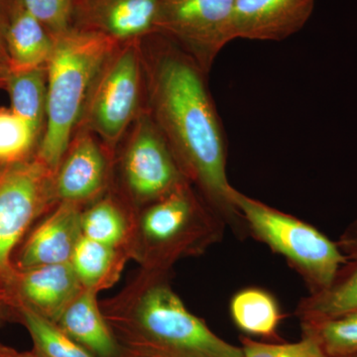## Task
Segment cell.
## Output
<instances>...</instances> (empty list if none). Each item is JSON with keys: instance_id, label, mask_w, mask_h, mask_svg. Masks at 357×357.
I'll return each instance as SVG.
<instances>
[{"instance_id": "6da1fadb", "label": "cell", "mask_w": 357, "mask_h": 357, "mask_svg": "<svg viewBox=\"0 0 357 357\" xmlns=\"http://www.w3.org/2000/svg\"><path fill=\"white\" fill-rule=\"evenodd\" d=\"M148 40L152 55L144 57L147 112L187 180L227 225L243 234L248 229L232 203L225 132L206 72L165 37L154 33Z\"/></svg>"}, {"instance_id": "7a4b0ae2", "label": "cell", "mask_w": 357, "mask_h": 357, "mask_svg": "<svg viewBox=\"0 0 357 357\" xmlns=\"http://www.w3.org/2000/svg\"><path fill=\"white\" fill-rule=\"evenodd\" d=\"M169 272L141 270L103 316L129 357H243L192 314L169 283Z\"/></svg>"}, {"instance_id": "3957f363", "label": "cell", "mask_w": 357, "mask_h": 357, "mask_svg": "<svg viewBox=\"0 0 357 357\" xmlns=\"http://www.w3.org/2000/svg\"><path fill=\"white\" fill-rule=\"evenodd\" d=\"M119 45L74 27L54 38L46 65V121L36 156L55 173L81 123L96 77Z\"/></svg>"}, {"instance_id": "277c9868", "label": "cell", "mask_w": 357, "mask_h": 357, "mask_svg": "<svg viewBox=\"0 0 357 357\" xmlns=\"http://www.w3.org/2000/svg\"><path fill=\"white\" fill-rule=\"evenodd\" d=\"M223 218L191 183L136 211L129 256L142 269L169 272L182 258L198 256L222 241Z\"/></svg>"}, {"instance_id": "5b68a950", "label": "cell", "mask_w": 357, "mask_h": 357, "mask_svg": "<svg viewBox=\"0 0 357 357\" xmlns=\"http://www.w3.org/2000/svg\"><path fill=\"white\" fill-rule=\"evenodd\" d=\"M231 199L253 236L283 256L306 283L309 294L332 284L345 256L337 243L304 220L232 188Z\"/></svg>"}, {"instance_id": "8992f818", "label": "cell", "mask_w": 357, "mask_h": 357, "mask_svg": "<svg viewBox=\"0 0 357 357\" xmlns=\"http://www.w3.org/2000/svg\"><path fill=\"white\" fill-rule=\"evenodd\" d=\"M142 41L119 44L107 58L96 77L79 126L100 137L109 149L143 112Z\"/></svg>"}, {"instance_id": "52a82bcc", "label": "cell", "mask_w": 357, "mask_h": 357, "mask_svg": "<svg viewBox=\"0 0 357 357\" xmlns=\"http://www.w3.org/2000/svg\"><path fill=\"white\" fill-rule=\"evenodd\" d=\"M58 204L55 171L36 154L0 170V289L16 274L13 251L33 222Z\"/></svg>"}, {"instance_id": "ba28073f", "label": "cell", "mask_w": 357, "mask_h": 357, "mask_svg": "<svg viewBox=\"0 0 357 357\" xmlns=\"http://www.w3.org/2000/svg\"><path fill=\"white\" fill-rule=\"evenodd\" d=\"M234 0H161L155 33L170 40L204 70L234 40Z\"/></svg>"}, {"instance_id": "9c48e42d", "label": "cell", "mask_w": 357, "mask_h": 357, "mask_svg": "<svg viewBox=\"0 0 357 357\" xmlns=\"http://www.w3.org/2000/svg\"><path fill=\"white\" fill-rule=\"evenodd\" d=\"M121 173L137 211L190 183L147 109L134 121L121 157Z\"/></svg>"}, {"instance_id": "30bf717a", "label": "cell", "mask_w": 357, "mask_h": 357, "mask_svg": "<svg viewBox=\"0 0 357 357\" xmlns=\"http://www.w3.org/2000/svg\"><path fill=\"white\" fill-rule=\"evenodd\" d=\"M161 0H75L72 27L98 33L119 44L155 33Z\"/></svg>"}, {"instance_id": "8fae6325", "label": "cell", "mask_w": 357, "mask_h": 357, "mask_svg": "<svg viewBox=\"0 0 357 357\" xmlns=\"http://www.w3.org/2000/svg\"><path fill=\"white\" fill-rule=\"evenodd\" d=\"M109 165L102 145L88 129L79 128L55 173L58 203L67 202L84 206L105 189Z\"/></svg>"}, {"instance_id": "7c38bea8", "label": "cell", "mask_w": 357, "mask_h": 357, "mask_svg": "<svg viewBox=\"0 0 357 357\" xmlns=\"http://www.w3.org/2000/svg\"><path fill=\"white\" fill-rule=\"evenodd\" d=\"M84 289L70 263H61L16 270L7 293L13 310L22 305L56 323Z\"/></svg>"}, {"instance_id": "4fadbf2b", "label": "cell", "mask_w": 357, "mask_h": 357, "mask_svg": "<svg viewBox=\"0 0 357 357\" xmlns=\"http://www.w3.org/2000/svg\"><path fill=\"white\" fill-rule=\"evenodd\" d=\"M316 0H234V39L281 41L299 32Z\"/></svg>"}, {"instance_id": "5bb4252c", "label": "cell", "mask_w": 357, "mask_h": 357, "mask_svg": "<svg viewBox=\"0 0 357 357\" xmlns=\"http://www.w3.org/2000/svg\"><path fill=\"white\" fill-rule=\"evenodd\" d=\"M84 206L61 202L33 230L18 255L17 269L70 263L82 234Z\"/></svg>"}, {"instance_id": "9a60e30c", "label": "cell", "mask_w": 357, "mask_h": 357, "mask_svg": "<svg viewBox=\"0 0 357 357\" xmlns=\"http://www.w3.org/2000/svg\"><path fill=\"white\" fill-rule=\"evenodd\" d=\"M0 29L10 69L46 66L54 37L32 15L21 0H6L0 8Z\"/></svg>"}, {"instance_id": "2e32d148", "label": "cell", "mask_w": 357, "mask_h": 357, "mask_svg": "<svg viewBox=\"0 0 357 357\" xmlns=\"http://www.w3.org/2000/svg\"><path fill=\"white\" fill-rule=\"evenodd\" d=\"M337 243L345 262L326 290L301 300L296 309L300 321L357 311V220L347 227Z\"/></svg>"}, {"instance_id": "e0dca14e", "label": "cell", "mask_w": 357, "mask_h": 357, "mask_svg": "<svg viewBox=\"0 0 357 357\" xmlns=\"http://www.w3.org/2000/svg\"><path fill=\"white\" fill-rule=\"evenodd\" d=\"M56 324L96 357H129L103 316L98 292L84 289Z\"/></svg>"}, {"instance_id": "ac0fdd59", "label": "cell", "mask_w": 357, "mask_h": 357, "mask_svg": "<svg viewBox=\"0 0 357 357\" xmlns=\"http://www.w3.org/2000/svg\"><path fill=\"white\" fill-rule=\"evenodd\" d=\"M134 215L112 195L96 199L82 213V234L86 238L128 251ZM129 255V253H128Z\"/></svg>"}, {"instance_id": "d6986e66", "label": "cell", "mask_w": 357, "mask_h": 357, "mask_svg": "<svg viewBox=\"0 0 357 357\" xmlns=\"http://www.w3.org/2000/svg\"><path fill=\"white\" fill-rule=\"evenodd\" d=\"M128 256L124 249L82 236L70 263L83 287L98 293L116 281Z\"/></svg>"}, {"instance_id": "ffe728a7", "label": "cell", "mask_w": 357, "mask_h": 357, "mask_svg": "<svg viewBox=\"0 0 357 357\" xmlns=\"http://www.w3.org/2000/svg\"><path fill=\"white\" fill-rule=\"evenodd\" d=\"M11 102V110L43 135L47 109L46 66L29 69L9 68L4 83Z\"/></svg>"}, {"instance_id": "44dd1931", "label": "cell", "mask_w": 357, "mask_h": 357, "mask_svg": "<svg viewBox=\"0 0 357 357\" xmlns=\"http://www.w3.org/2000/svg\"><path fill=\"white\" fill-rule=\"evenodd\" d=\"M230 314L243 332L258 337H273L281 321L276 300L266 291L244 289L230 302Z\"/></svg>"}, {"instance_id": "7402d4cb", "label": "cell", "mask_w": 357, "mask_h": 357, "mask_svg": "<svg viewBox=\"0 0 357 357\" xmlns=\"http://www.w3.org/2000/svg\"><path fill=\"white\" fill-rule=\"evenodd\" d=\"M23 325L31 335L35 354L39 357H96L73 340L51 319L30 307H14Z\"/></svg>"}, {"instance_id": "603a6c76", "label": "cell", "mask_w": 357, "mask_h": 357, "mask_svg": "<svg viewBox=\"0 0 357 357\" xmlns=\"http://www.w3.org/2000/svg\"><path fill=\"white\" fill-rule=\"evenodd\" d=\"M303 335L312 337L328 357L357 354V311L332 318L301 321Z\"/></svg>"}, {"instance_id": "cb8c5ba5", "label": "cell", "mask_w": 357, "mask_h": 357, "mask_svg": "<svg viewBox=\"0 0 357 357\" xmlns=\"http://www.w3.org/2000/svg\"><path fill=\"white\" fill-rule=\"evenodd\" d=\"M38 140L41 137L28 122L11 109H0V166L32 157Z\"/></svg>"}, {"instance_id": "d4e9b609", "label": "cell", "mask_w": 357, "mask_h": 357, "mask_svg": "<svg viewBox=\"0 0 357 357\" xmlns=\"http://www.w3.org/2000/svg\"><path fill=\"white\" fill-rule=\"evenodd\" d=\"M25 8L55 38L72 27L75 0H21Z\"/></svg>"}, {"instance_id": "484cf974", "label": "cell", "mask_w": 357, "mask_h": 357, "mask_svg": "<svg viewBox=\"0 0 357 357\" xmlns=\"http://www.w3.org/2000/svg\"><path fill=\"white\" fill-rule=\"evenodd\" d=\"M243 357H328L312 337L290 344H265L251 338L241 337Z\"/></svg>"}, {"instance_id": "4316f807", "label": "cell", "mask_w": 357, "mask_h": 357, "mask_svg": "<svg viewBox=\"0 0 357 357\" xmlns=\"http://www.w3.org/2000/svg\"><path fill=\"white\" fill-rule=\"evenodd\" d=\"M14 312L13 302L6 290L0 289V325Z\"/></svg>"}, {"instance_id": "83f0119b", "label": "cell", "mask_w": 357, "mask_h": 357, "mask_svg": "<svg viewBox=\"0 0 357 357\" xmlns=\"http://www.w3.org/2000/svg\"><path fill=\"white\" fill-rule=\"evenodd\" d=\"M0 62L9 66L8 56H7L6 44H4L1 29H0Z\"/></svg>"}, {"instance_id": "f1b7e54d", "label": "cell", "mask_w": 357, "mask_h": 357, "mask_svg": "<svg viewBox=\"0 0 357 357\" xmlns=\"http://www.w3.org/2000/svg\"><path fill=\"white\" fill-rule=\"evenodd\" d=\"M16 354H17V351L15 349L0 344V357H14L16 356Z\"/></svg>"}, {"instance_id": "f546056e", "label": "cell", "mask_w": 357, "mask_h": 357, "mask_svg": "<svg viewBox=\"0 0 357 357\" xmlns=\"http://www.w3.org/2000/svg\"><path fill=\"white\" fill-rule=\"evenodd\" d=\"M9 72V66L0 62V86H4L7 75Z\"/></svg>"}, {"instance_id": "4dcf8cb0", "label": "cell", "mask_w": 357, "mask_h": 357, "mask_svg": "<svg viewBox=\"0 0 357 357\" xmlns=\"http://www.w3.org/2000/svg\"><path fill=\"white\" fill-rule=\"evenodd\" d=\"M14 357H39V356H37L36 354H35V352L32 351V352H23V354H20V352H17V354H16V356Z\"/></svg>"}, {"instance_id": "1f68e13d", "label": "cell", "mask_w": 357, "mask_h": 357, "mask_svg": "<svg viewBox=\"0 0 357 357\" xmlns=\"http://www.w3.org/2000/svg\"><path fill=\"white\" fill-rule=\"evenodd\" d=\"M4 2V0H0V6H2V3H3Z\"/></svg>"}, {"instance_id": "d6a6232c", "label": "cell", "mask_w": 357, "mask_h": 357, "mask_svg": "<svg viewBox=\"0 0 357 357\" xmlns=\"http://www.w3.org/2000/svg\"><path fill=\"white\" fill-rule=\"evenodd\" d=\"M3 167H6V166H0V170H1V169L3 168Z\"/></svg>"}, {"instance_id": "836d02e7", "label": "cell", "mask_w": 357, "mask_h": 357, "mask_svg": "<svg viewBox=\"0 0 357 357\" xmlns=\"http://www.w3.org/2000/svg\"><path fill=\"white\" fill-rule=\"evenodd\" d=\"M351 357H357V354H356V356H351Z\"/></svg>"}]
</instances>
